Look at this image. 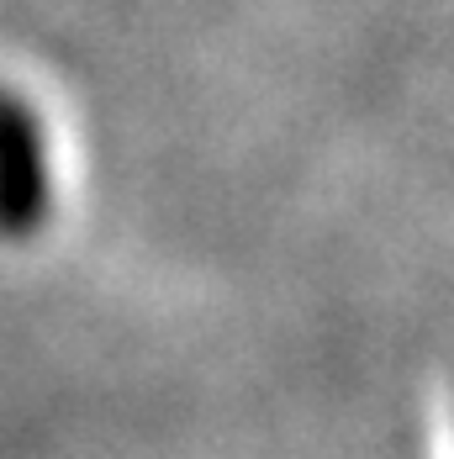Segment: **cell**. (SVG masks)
Returning <instances> with one entry per match:
<instances>
[]
</instances>
